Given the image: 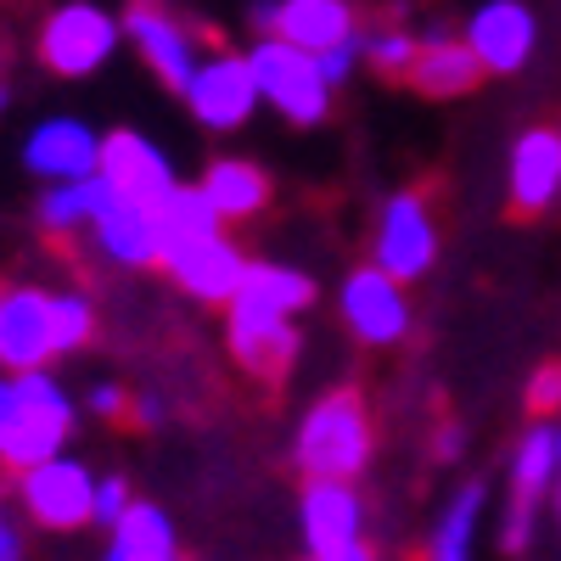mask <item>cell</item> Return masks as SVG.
I'll return each mask as SVG.
<instances>
[{"instance_id": "6da1fadb", "label": "cell", "mask_w": 561, "mask_h": 561, "mask_svg": "<svg viewBox=\"0 0 561 561\" xmlns=\"http://www.w3.org/2000/svg\"><path fill=\"white\" fill-rule=\"evenodd\" d=\"M370 449H377V427H370V410L354 388L314 399L298 421V433H293V460H298L304 478L354 483L370 466Z\"/></svg>"}, {"instance_id": "7a4b0ae2", "label": "cell", "mask_w": 561, "mask_h": 561, "mask_svg": "<svg viewBox=\"0 0 561 561\" xmlns=\"http://www.w3.org/2000/svg\"><path fill=\"white\" fill-rule=\"evenodd\" d=\"M73 438V399L51 370H12V427L0 438V466L28 472V466L62 455Z\"/></svg>"}, {"instance_id": "3957f363", "label": "cell", "mask_w": 561, "mask_h": 561, "mask_svg": "<svg viewBox=\"0 0 561 561\" xmlns=\"http://www.w3.org/2000/svg\"><path fill=\"white\" fill-rule=\"evenodd\" d=\"M248 62H253L264 107H275L287 124L309 129V124H320L325 113H332V84H325L314 51H304V45L280 39V34H259L248 45Z\"/></svg>"}, {"instance_id": "277c9868", "label": "cell", "mask_w": 561, "mask_h": 561, "mask_svg": "<svg viewBox=\"0 0 561 561\" xmlns=\"http://www.w3.org/2000/svg\"><path fill=\"white\" fill-rule=\"evenodd\" d=\"M18 505L39 534H79L96 528V472L73 455H51L18 472Z\"/></svg>"}, {"instance_id": "5b68a950", "label": "cell", "mask_w": 561, "mask_h": 561, "mask_svg": "<svg viewBox=\"0 0 561 561\" xmlns=\"http://www.w3.org/2000/svg\"><path fill=\"white\" fill-rule=\"evenodd\" d=\"M124 45V23L102 12L96 0H62V7L39 23V62L57 79H90L113 62Z\"/></svg>"}, {"instance_id": "8992f818", "label": "cell", "mask_w": 561, "mask_h": 561, "mask_svg": "<svg viewBox=\"0 0 561 561\" xmlns=\"http://www.w3.org/2000/svg\"><path fill=\"white\" fill-rule=\"evenodd\" d=\"M438 259V219H433V203L421 192H399L382 203L377 214V237H370V264L388 270L393 280H421Z\"/></svg>"}, {"instance_id": "52a82bcc", "label": "cell", "mask_w": 561, "mask_h": 561, "mask_svg": "<svg viewBox=\"0 0 561 561\" xmlns=\"http://www.w3.org/2000/svg\"><path fill=\"white\" fill-rule=\"evenodd\" d=\"M259 79H253V62H248V51L237 57V51H214V57H203L197 62V73H192V84H185V107H192V118L203 124V129H219V135H230V129H242L253 113H259Z\"/></svg>"}, {"instance_id": "ba28073f", "label": "cell", "mask_w": 561, "mask_h": 561, "mask_svg": "<svg viewBox=\"0 0 561 561\" xmlns=\"http://www.w3.org/2000/svg\"><path fill=\"white\" fill-rule=\"evenodd\" d=\"M343 325L365 343V348H393L410 337V298H404V280H393L377 264H359L348 270L343 293H337Z\"/></svg>"}, {"instance_id": "9c48e42d", "label": "cell", "mask_w": 561, "mask_h": 561, "mask_svg": "<svg viewBox=\"0 0 561 561\" xmlns=\"http://www.w3.org/2000/svg\"><path fill=\"white\" fill-rule=\"evenodd\" d=\"M248 264H253V259L230 242L225 230L163 248V270H169L174 287H180L185 298H197V304H225V309H230V298H237Z\"/></svg>"}, {"instance_id": "30bf717a", "label": "cell", "mask_w": 561, "mask_h": 561, "mask_svg": "<svg viewBox=\"0 0 561 561\" xmlns=\"http://www.w3.org/2000/svg\"><path fill=\"white\" fill-rule=\"evenodd\" d=\"M124 39L140 51V62H147L174 96H185V84H192L197 62H203V45L197 34L185 28L180 18H169L158 0H135V7L124 12Z\"/></svg>"}, {"instance_id": "8fae6325", "label": "cell", "mask_w": 561, "mask_h": 561, "mask_svg": "<svg viewBox=\"0 0 561 561\" xmlns=\"http://www.w3.org/2000/svg\"><path fill=\"white\" fill-rule=\"evenodd\" d=\"M96 174L113 185L118 197H129L140 208H158L180 185V174L163 158V147H158L152 135H140V129H107L102 135V169Z\"/></svg>"}, {"instance_id": "7c38bea8", "label": "cell", "mask_w": 561, "mask_h": 561, "mask_svg": "<svg viewBox=\"0 0 561 561\" xmlns=\"http://www.w3.org/2000/svg\"><path fill=\"white\" fill-rule=\"evenodd\" d=\"M298 523L309 556H348L354 545H365V500L343 478H304Z\"/></svg>"}, {"instance_id": "4fadbf2b", "label": "cell", "mask_w": 561, "mask_h": 561, "mask_svg": "<svg viewBox=\"0 0 561 561\" xmlns=\"http://www.w3.org/2000/svg\"><path fill=\"white\" fill-rule=\"evenodd\" d=\"M466 45L478 51L483 73H523L534 45H539V18L523 7V0H483V7L466 18Z\"/></svg>"}, {"instance_id": "5bb4252c", "label": "cell", "mask_w": 561, "mask_h": 561, "mask_svg": "<svg viewBox=\"0 0 561 561\" xmlns=\"http://www.w3.org/2000/svg\"><path fill=\"white\" fill-rule=\"evenodd\" d=\"M505 197H511V214H523V219L556 208V197H561V124H534L517 135L511 163H505Z\"/></svg>"}, {"instance_id": "9a60e30c", "label": "cell", "mask_w": 561, "mask_h": 561, "mask_svg": "<svg viewBox=\"0 0 561 561\" xmlns=\"http://www.w3.org/2000/svg\"><path fill=\"white\" fill-rule=\"evenodd\" d=\"M23 163L34 180H90L102 169V135L90 129L84 118L73 113H57V118H39L23 140Z\"/></svg>"}, {"instance_id": "2e32d148", "label": "cell", "mask_w": 561, "mask_h": 561, "mask_svg": "<svg viewBox=\"0 0 561 561\" xmlns=\"http://www.w3.org/2000/svg\"><path fill=\"white\" fill-rule=\"evenodd\" d=\"M57 359L51 348V293L39 287H0V365L39 370Z\"/></svg>"}, {"instance_id": "e0dca14e", "label": "cell", "mask_w": 561, "mask_h": 561, "mask_svg": "<svg viewBox=\"0 0 561 561\" xmlns=\"http://www.w3.org/2000/svg\"><path fill=\"white\" fill-rule=\"evenodd\" d=\"M225 348H230V359H237L248 377H259V382H280V377L293 370L304 337H298V325H293V320L230 314V320H225Z\"/></svg>"}, {"instance_id": "ac0fdd59", "label": "cell", "mask_w": 561, "mask_h": 561, "mask_svg": "<svg viewBox=\"0 0 561 561\" xmlns=\"http://www.w3.org/2000/svg\"><path fill=\"white\" fill-rule=\"evenodd\" d=\"M483 79V62L478 51L466 45V34L455 28H427L415 45V68H410V84L421 90V96H433V102H449V96H466Z\"/></svg>"}, {"instance_id": "d6986e66", "label": "cell", "mask_w": 561, "mask_h": 561, "mask_svg": "<svg viewBox=\"0 0 561 561\" xmlns=\"http://www.w3.org/2000/svg\"><path fill=\"white\" fill-rule=\"evenodd\" d=\"M90 237H96V248H102L113 264H124V270H152V264H163L158 214L140 208V203H129V197H118V192L102 203L96 225H90Z\"/></svg>"}, {"instance_id": "ffe728a7", "label": "cell", "mask_w": 561, "mask_h": 561, "mask_svg": "<svg viewBox=\"0 0 561 561\" xmlns=\"http://www.w3.org/2000/svg\"><path fill=\"white\" fill-rule=\"evenodd\" d=\"M314 304V280L293 264H248L237 298H230V314H264V320H293Z\"/></svg>"}, {"instance_id": "44dd1931", "label": "cell", "mask_w": 561, "mask_h": 561, "mask_svg": "<svg viewBox=\"0 0 561 561\" xmlns=\"http://www.w3.org/2000/svg\"><path fill=\"white\" fill-rule=\"evenodd\" d=\"M197 185L208 192V203L219 208L225 225L259 219V214L270 208V174H264L259 163H248V158H214Z\"/></svg>"}, {"instance_id": "7402d4cb", "label": "cell", "mask_w": 561, "mask_h": 561, "mask_svg": "<svg viewBox=\"0 0 561 561\" xmlns=\"http://www.w3.org/2000/svg\"><path fill=\"white\" fill-rule=\"evenodd\" d=\"M275 34L320 57V51H332V45L359 34L354 0H280V28Z\"/></svg>"}, {"instance_id": "603a6c76", "label": "cell", "mask_w": 561, "mask_h": 561, "mask_svg": "<svg viewBox=\"0 0 561 561\" xmlns=\"http://www.w3.org/2000/svg\"><path fill=\"white\" fill-rule=\"evenodd\" d=\"M107 197H113V185L102 174H90V180H51L39 192V203H34V219H39V230H51V237H73V230L96 225Z\"/></svg>"}, {"instance_id": "cb8c5ba5", "label": "cell", "mask_w": 561, "mask_h": 561, "mask_svg": "<svg viewBox=\"0 0 561 561\" xmlns=\"http://www.w3.org/2000/svg\"><path fill=\"white\" fill-rule=\"evenodd\" d=\"M118 561H180V539H174V523L169 511L152 505V500H135L124 511V523L113 528V545H107Z\"/></svg>"}, {"instance_id": "d4e9b609", "label": "cell", "mask_w": 561, "mask_h": 561, "mask_svg": "<svg viewBox=\"0 0 561 561\" xmlns=\"http://www.w3.org/2000/svg\"><path fill=\"white\" fill-rule=\"evenodd\" d=\"M483 505H489V489H483V483H460V489H455V500L444 505L438 528H433L427 561H472V550H478V523H483Z\"/></svg>"}, {"instance_id": "484cf974", "label": "cell", "mask_w": 561, "mask_h": 561, "mask_svg": "<svg viewBox=\"0 0 561 561\" xmlns=\"http://www.w3.org/2000/svg\"><path fill=\"white\" fill-rule=\"evenodd\" d=\"M556 472H561V455H556V427L545 415H534V427L523 433V444H517V455H511V494L517 500H545V489L556 483Z\"/></svg>"}, {"instance_id": "4316f807", "label": "cell", "mask_w": 561, "mask_h": 561, "mask_svg": "<svg viewBox=\"0 0 561 561\" xmlns=\"http://www.w3.org/2000/svg\"><path fill=\"white\" fill-rule=\"evenodd\" d=\"M152 214H158V230H163V248L225 230V219H219V208L208 203V192H203V185H185V180L174 185V192H169Z\"/></svg>"}, {"instance_id": "83f0119b", "label": "cell", "mask_w": 561, "mask_h": 561, "mask_svg": "<svg viewBox=\"0 0 561 561\" xmlns=\"http://www.w3.org/2000/svg\"><path fill=\"white\" fill-rule=\"evenodd\" d=\"M90 337H96V304L84 293H51V348L79 354Z\"/></svg>"}, {"instance_id": "f1b7e54d", "label": "cell", "mask_w": 561, "mask_h": 561, "mask_svg": "<svg viewBox=\"0 0 561 561\" xmlns=\"http://www.w3.org/2000/svg\"><path fill=\"white\" fill-rule=\"evenodd\" d=\"M359 45H365V62L377 68L382 79H410L421 34H410V28H370V34H359Z\"/></svg>"}, {"instance_id": "f546056e", "label": "cell", "mask_w": 561, "mask_h": 561, "mask_svg": "<svg viewBox=\"0 0 561 561\" xmlns=\"http://www.w3.org/2000/svg\"><path fill=\"white\" fill-rule=\"evenodd\" d=\"M534 528H539V505H534V500H517V494H511V505H505V517H500V550H505V556H517V550H528Z\"/></svg>"}, {"instance_id": "4dcf8cb0", "label": "cell", "mask_w": 561, "mask_h": 561, "mask_svg": "<svg viewBox=\"0 0 561 561\" xmlns=\"http://www.w3.org/2000/svg\"><path fill=\"white\" fill-rule=\"evenodd\" d=\"M135 500H140V494L129 489V478H118V472H113V478H96V528H107V534H113Z\"/></svg>"}, {"instance_id": "1f68e13d", "label": "cell", "mask_w": 561, "mask_h": 561, "mask_svg": "<svg viewBox=\"0 0 561 561\" xmlns=\"http://www.w3.org/2000/svg\"><path fill=\"white\" fill-rule=\"evenodd\" d=\"M528 410L534 415H556L561 410V359H545L528 377Z\"/></svg>"}, {"instance_id": "d6a6232c", "label": "cell", "mask_w": 561, "mask_h": 561, "mask_svg": "<svg viewBox=\"0 0 561 561\" xmlns=\"http://www.w3.org/2000/svg\"><path fill=\"white\" fill-rule=\"evenodd\" d=\"M359 57H365V45H359V34H354V39H343V45H332V51H320L314 62H320V73H325V84H332V90H337V84H343V79H348V73L359 68Z\"/></svg>"}, {"instance_id": "836d02e7", "label": "cell", "mask_w": 561, "mask_h": 561, "mask_svg": "<svg viewBox=\"0 0 561 561\" xmlns=\"http://www.w3.org/2000/svg\"><path fill=\"white\" fill-rule=\"evenodd\" d=\"M84 404H90V415H102V421H118L124 410H129V393L118 388V382H96L84 393Z\"/></svg>"}, {"instance_id": "e575fe53", "label": "cell", "mask_w": 561, "mask_h": 561, "mask_svg": "<svg viewBox=\"0 0 561 561\" xmlns=\"http://www.w3.org/2000/svg\"><path fill=\"white\" fill-rule=\"evenodd\" d=\"M163 415H169V404H163V393H140V399H129V421L135 427H163Z\"/></svg>"}, {"instance_id": "d590c367", "label": "cell", "mask_w": 561, "mask_h": 561, "mask_svg": "<svg viewBox=\"0 0 561 561\" xmlns=\"http://www.w3.org/2000/svg\"><path fill=\"white\" fill-rule=\"evenodd\" d=\"M248 23H253V34H275L280 28V0H253Z\"/></svg>"}, {"instance_id": "8d00e7d4", "label": "cell", "mask_w": 561, "mask_h": 561, "mask_svg": "<svg viewBox=\"0 0 561 561\" xmlns=\"http://www.w3.org/2000/svg\"><path fill=\"white\" fill-rule=\"evenodd\" d=\"M0 561H23V534L7 517V505H0Z\"/></svg>"}, {"instance_id": "74e56055", "label": "cell", "mask_w": 561, "mask_h": 561, "mask_svg": "<svg viewBox=\"0 0 561 561\" xmlns=\"http://www.w3.org/2000/svg\"><path fill=\"white\" fill-rule=\"evenodd\" d=\"M7 427H12V370L0 377V438H7Z\"/></svg>"}, {"instance_id": "f35d334b", "label": "cell", "mask_w": 561, "mask_h": 561, "mask_svg": "<svg viewBox=\"0 0 561 561\" xmlns=\"http://www.w3.org/2000/svg\"><path fill=\"white\" fill-rule=\"evenodd\" d=\"M438 455H460V427H438Z\"/></svg>"}, {"instance_id": "ab89813d", "label": "cell", "mask_w": 561, "mask_h": 561, "mask_svg": "<svg viewBox=\"0 0 561 561\" xmlns=\"http://www.w3.org/2000/svg\"><path fill=\"white\" fill-rule=\"evenodd\" d=\"M343 561H377V556H370V550H365V545H354V550H348V556H343Z\"/></svg>"}, {"instance_id": "60d3db41", "label": "cell", "mask_w": 561, "mask_h": 561, "mask_svg": "<svg viewBox=\"0 0 561 561\" xmlns=\"http://www.w3.org/2000/svg\"><path fill=\"white\" fill-rule=\"evenodd\" d=\"M304 561H343V556H304Z\"/></svg>"}, {"instance_id": "b9f144b4", "label": "cell", "mask_w": 561, "mask_h": 561, "mask_svg": "<svg viewBox=\"0 0 561 561\" xmlns=\"http://www.w3.org/2000/svg\"><path fill=\"white\" fill-rule=\"evenodd\" d=\"M0 113H7V84H0Z\"/></svg>"}, {"instance_id": "7bdbcfd3", "label": "cell", "mask_w": 561, "mask_h": 561, "mask_svg": "<svg viewBox=\"0 0 561 561\" xmlns=\"http://www.w3.org/2000/svg\"><path fill=\"white\" fill-rule=\"evenodd\" d=\"M556 455H561V433H556Z\"/></svg>"}, {"instance_id": "ee69618b", "label": "cell", "mask_w": 561, "mask_h": 561, "mask_svg": "<svg viewBox=\"0 0 561 561\" xmlns=\"http://www.w3.org/2000/svg\"><path fill=\"white\" fill-rule=\"evenodd\" d=\"M102 561H118V556H113V550H107V556H102Z\"/></svg>"}, {"instance_id": "f6af8a7d", "label": "cell", "mask_w": 561, "mask_h": 561, "mask_svg": "<svg viewBox=\"0 0 561 561\" xmlns=\"http://www.w3.org/2000/svg\"><path fill=\"white\" fill-rule=\"evenodd\" d=\"M556 511H561V489H556Z\"/></svg>"}]
</instances>
